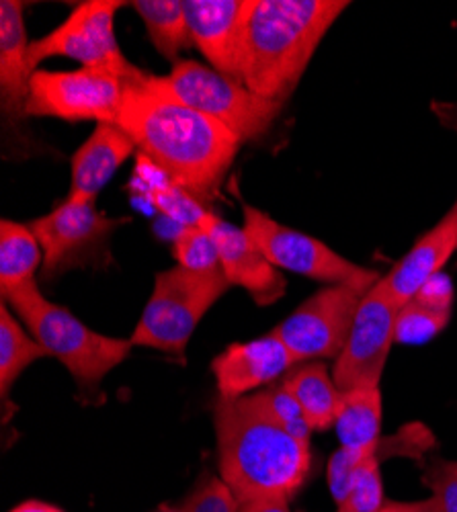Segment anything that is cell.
<instances>
[{
	"instance_id": "cell-33",
	"label": "cell",
	"mask_w": 457,
	"mask_h": 512,
	"mask_svg": "<svg viewBox=\"0 0 457 512\" xmlns=\"http://www.w3.org/2000/svg\"><path fill=\"white\" fill-rule=\"evenodd\" d=\"M433 111L445 127L457 132V107H453L451 103H433Z\"/></svg>"
},
{
	"instance_id": "cell-26",
	"label": "cell",
	"mask_w": 457,
	"mask_h": 512,
	"mask_svg": "<svg viewBox=\"0 0 457 512\" xmlns=\"http://www.w3.org/2000/svg\"><path fill=\"white\" fill-rule=\"evenodd\" d=\"M152 205L162 213V216L171 218L183 226H201L205 213L210 209H205L199 199H195L191 193L185 189L173 185L171 181H166V185L154 187L148 193Z\"/></svg>"
},
{
	"instance_id": "cell-32",
	"label": "cell",
	"mask_w": 457,
	"mask_h": 512,
	"mask_svg": "<svg viewBox=\"0 0 457 512\" xmlns=\"http://www.w3.org/2000/svg\"><path fill=\"white\" fill-rule=\"evenodd\" d=\"M240 512H292V508H289V498L285 496H267L242 502Z\"/></svg>"
},
{
	"instance_id": "cell-24",
	"label": "cell",
	"mask_w": 457,
	"mask_h": 512,
	"mask_svg": "<svg viewBox=\"0 0 457 512\" xmlns=\"http://www.w3.org/2000/svg\"><path fill=\"white\" fill-rule=\"evenodd\" d=\"M173 256L179 267L199 273L222 271L218 246L212 234L201 226H183L173 242Z\"/></svg>"
},
{
	"instance_id": "cell-4",
	"label": "cell",
	"mask_w": 457,
	"mask_h": 512,
	"mask_svg": "<svg viewBox=\"0 0 457 512\" xmlns=\"http://www.w3.org/2000/svg\"><path fill=\"white\" fill-rule=\"evenodd\" d=\"M3 302L13 308L48 355L62 361L85 398L99 396L105 375L126 361L134 349L132 340L95 332L66 308L46 300L35 279L7 293Z\"/></svg>"
},
{
	"instance_id": "cell-18",
	"label": "cell",
	"mask_w": 457,
	"mask_h": 512,
	"mask_svg": "<svg viewBox=\"0 0 457 512\" xmlns=\"http://www.w3.org/2000/svg\"><path fill=\"white\" fill-rule=\"evenodd\" d=\"M457 250V224L453 213L447 216L427 234H423L417 244L406 252L404 259L390 271L382 285L398 308L406 306L435 275L441 273L451 254Z\"/></svg>"
},
{
	"instance_id": "cell-30",
	"label": "cell",
	"mask_w": 457,
	"mask_h": 512,
	"mask_svg": "<svg viewBox=\"0 0 457 512\" xmlns=\"http://www.w3.org/2000/svg\"><path fill=\"white\" fill-rule=\"evenodd\" d=\"M183 512H240V502L224 480L210 478L185 502Z\"/></svg>"
},
{
	"instance_id": "cell-27",
	"label": "cell",
	"mask_w": 457,
	"mask_h": 512,
	"mask_svg": "<svg viewBox=\"0 0 457 512\" xmlns=\"http://www.w3.org/2000/svg\"><path fill=\"white\" fill-rule=\"evenodd\" d=\"M382 443V439H380ZM380 443L369 449V451H357V449H345L341 447L335 455L330 457L328 461V488H330V494L332 498L337 500V504L343 502V498L347 496L359 467L365 463L367 457H371L373 453H376L380 449Z\"/></svg>"
},
{
	"instance_id": "cell-34",
	"label": "cell",
	"mask_w": 457,
	"mask_h": 512,
	"mask_svg": "<svg viewBox=\"0 0 457 512\" xmlns=\"http://www.w3.org/2000/svg\"><path fill=\"white\" fill-rule=\"evenodd\" d=\"M9 512H64V510L54 504L41 502V500H27V502H21L19 506L11 508Z\"/></svg>"
},
{
	"instance_id": "cell-2",
	"label": "cell",
	"mask_w": 457,
	"mask_h": 512,
	"mask_svg": "<svg viewBox=\"0 0 457 512\" xmlns=\"http://www.w3.org/2000/svg\"><path fill=\"white\" fill-rule=\"evenodd\" d=\"M220 474L238 502L267 496L292 500L312 469L310 443L289 433L263 394L214 402Z\"/></svg>"
},
{
	"instance_id": "cell-7",
	"label": "cell",
	"mask_w": 457,
	"mask_h": 512,
	"mask_svg": "<svg viewBox=\"0 0 457 512\" xmlns=\"http://www.w3.org/2000/svg\"><path fill=\"white\" fill-rule=\"evenodd\" d=\"M130 3L121 0H87L80 3L52 33L29 44V64L37 70L48 58H70L82 68L103 70L126 80L130 87L140 84L148 72L123 58L117 35L115 15Z\"/></svg>"
},
{
	"instance_id": "cell-8",
	"label": "cell",
	"mask_w": 457,
	"mask_h": 512,
	"mask_svg": "<svg viewBox=\"0 0 457 512\" xmlns=\"http://www.w3.org/2000/svg\"><path fill=\"white\" fill-rule=\"evenodd\" d=\"M97 201L64 199L48 216L29 222L44 250V277L48 281L80 267H107L111 263V234L126 224V218H109Z\"/></svg>"
},
{
	"instance_id": "cell-23",
	"label": "cell",
	"mask_w": 457,
	"mask_h": 512,
	"mask_svg": "<svg viewBox=\"0 0 457 512\" xmlns=\"http://www.w3.org/2000/svg\"><path fill=\"white\" fill-rule=\"evenodd\" d=\"M41 357L50 355L33 336H29L21 328V324L9 312V304L3 302V306H0V396H3L5 406V424L13 416V412L9 410V394L13 386L17 383L19 375Z\"/></svg>"
},
{
	"instance_id": "cell-15",
	"label": "cell",
	"mask_w": 457,
	"mask_h": 512,
	"mask_svg": "<svg viewBox=\"0 0 457 512\" xmlns=\"http://www.w3.org/2000/svg\"><path fill=\"white\" fill-rule=\"evenodd\" d=\"M300 361L281 340L269 332L251 343L230 345L212 361L218 398L238 400L292 371Z\"/></svg>"
},
{
	"instance_id": "cell-6",
	"label": "cell",
	"mask_w": 457,
	"mask_h": 512,
	"mask_svg": "<svg viewBox=\"0 0 457 512\" xmlns=\"http://www.w3.org/2000/svg\"><path fill=\"white\" fill-rule=\"evenodd\" d=\"M152 84L160 93L212 117L242 144L261 140L283 109L281 103L263 99L242 82L195 60H181L169 76L152 74Z\"/></svg>"
},
{
	"instance_id": "cell-35",
	"label": "cell",
	"mask_w": 457,
	"mask_h": 512,
	"mask_svg": "<svg viewBox=\"0 0 457 512\" xmlns=\"http://www.w3.org/2000/svg\"><path fill=\"white\" fill-rule=\"evenodd\" d=\"M412 512H447V510L443 508L439 498L431 496V498L421 500V502H412Z\"/></svg>"
},
{
	"instance_id": "cell-16",
	"label": "cell",
	"mask_w": 457,
	"mask_h": 512,
	"mask_svg": "<svg viewBox=\"0 0 457 512\" xmlns=\"http://www.w3.org/2000/svg\"><path fill=\"white\" fill-rule=\"evenodd\" d=\"M23 3H0V111L13 130L27 117L29 82L37 72L29 64V44L25 31Z\"/></svg>"
},
{
	"instance_id": "cell-21",
	"label": "cell",
	"mask_w": 457,
	"mask_h": 512,
	"mask_svg": "<svg viewBox=\"0 0 457 512\" xmlns=\"http://www.w3.org/2000/svg\"><path fill=\"white\" fill-rule=\"evenodd\" d=\"M39 265H44V250L29 224L13 220L0 222V293L3 297L33 281Z\"/></svg>"
},
{
	"instance_id": "cell-22",
	"label": "cell",
	"mask_w": 457,
	"mask_h": 512,
	"mask_svg": "<svg viewBox=\"0 0 457 512\" xmlns=\"http://www.w3.org/2000/svg\"><path fill=\"white\" fill-rule=\"evenodd\" d=\"M128 7L144 21L156 52L173 62V66L179 64L181 52L193 46L183 0H134Z\"/></svg>"
},
{
	"instance_id": "cell-12",
	"label": "cell",
	"mask_w": 457,
	"mask_h": 512,
	"mask_svg": "<svg viewBox=\"0 0 457 512\" xmlns=\"http://www.w3.org/2000/svg\"><path fill=\"white\" fill-rule=\"evenodd\" d=\"M398 310L400 308L382 285V279L365 293L345 349L332 371L341 392L380 388V379L396 340Z\"/></svg>"
},
{
	"instance_id": "cell-9",
	"label": "cell",
	"mask_w": 457,
	"mask_h": 512,
	"mask_svg": "<svg viewBox=\"0 0 457 512\" xmlns=\"http://www.w3.org/2000/svg\"><path fill=\"white\" fill-rule=\"evenodd\" d=\"M242 209V230L251 238L257 248L267 256L275 269L292 271L330 285H367L373 287L380 277L376 271L363 269L345 256L316 240L314 236L302 234L275 222L269 213L253 207L240 199Z\"/></svg>"
},
{
	"instance_id": "cell-3",
	"label": "cell",
	"mask_w": 457,
	"mask_h": 512,
	"mask_svg": "<svg viewBox=\"0 0 457 512\" xmlns=\"http://www.w3.org/2000/svg\"><path fill=\"white\" fill-rule=\"evenodd\" d=\"M349 5V0H251L242 27L240 82L285 105L320 41Z\"/></svg>"
},
{
	"instance_id": "cell-25",
	"label": "cell",
	"mask_w": 457,
	"mask_h": 512,
	"mask_svg": "<svg viewBox=\"0 0 457 512\" xmlns=\"http://www.w3.org/2000/svg\"><path fill=\"white\" fill-rule=\"evenodd\" d=\"M451 312H441L425 306L419 300H410L398 310L396 340L406 345H421L437 336L449 322Z\"/></svg>"
},
{
	"instance_id": "cell-11",
	"label": "cell",
	"mask_w": 457,
	"mask_h": 512,
	"mask_svg": "<svg viewBox=\"0 0 457 512\" xmlns=\"http://www.w3.org/2000/svg\"><path fill=\"white\" fill-rule=\"evenodd\" d=\"M367 285H328L289 314L271 332L304 363L308 359L339 357L345 349L355 314L363 302Z\"/></svg>"
},
{
	"instance_id": "cell-5",
	"label": "cell",
	"mask_w": 457,
	"mask_h": 512,
	"mask_svg": "<svg viewBox=\"0 0 457 512\" xmlns=\"http://www.w3.org/2000/svg\"><path fill=\"white\" fill-rule=\"evenodd\" d=\"M230 287L222 271L199 273L177 265L158 273L154 291L130 338L132 345L183 359L197 324Z\"/></svg>"
},
{
	"instance_id": "cell-20",
	"label": "cell",
	"mask_w": 457,
	"mask_h": 512,
	"mask_svg": "<svg viewBox=\"0 0 457 512\" xmlns=\"http://www.w3.org/2000/svg\"><path fill=\"white\" fill-rule=\"evenodd\" d=\"M343 394V406L335 422L341 447L369 451L382 439L380 388H355Z\"/></svg>"
},
{
	"instance_id": "cell-28",
	"label": "cell",
	"mask_w": 457,
	"mask_h": 512,
	"mask_svg": "<svg viewBox=\"0 0 457 512\" xmlns=\"http://www.w3.org/2000/svg\"><path fill=\"white\" fill-rule=\"evenodd\" d=\"M261 394H263L269 410L273 412V416L285 426V429L292 435H296L298 439L310 443L312 429H310V424H308V420L304 416V410L300 408L298 400L292 394H289L281 386V383H279V386H273V388L261 392Z\"/></svg>"
},
{
	"instance_id": "cell-29",
	"label": "cell",
	"mask_w": 457,
	"mask_h": 512,
	"mask_svg": "<svg viewBox=\"0 0 457 512\" xmlns=\"http://www.w3.org/2000/svg\"><path fill=\"white\" fill-rule=\"evenodd\" d=\"M423 484L447 512H457V461L433 457L425 467Z\"/></svg>"
},
{
	"instance_id": "cell-14",
	"label": "cell",
	"mask_w": 457,
	"mask_h": 512,
	"mask_svg": "<svg viewBox=\"0 0 457 512\" xmlns=\"http://www.w3.org/2000/svg\"><path fill=\"white\" fill-rule=\"evenodd\" d=\"M251 0H183L191 44L214 70L240 82L242 27Z\"/></svg>"
},
{
	"instance_id": "cell-10",
	"label": "cell",
	"mask_w": 457,
	"mask_h": 512,
	"mask_svg": "<svg viewBox=\"0 0 457 512\" xmlns=\"http://www.w3.org/2000/svg\"><path fill=\"white\" fill-rule=\"evenodd\" d=\"M128 89L126 80L103 70H37L29 82L27 117L117 123Z\"/></svg>"
},
{
	"instance_id": "cell-19",
	"label": "cell",
	"mask_w": 457,
	"mask_h": 512,
	"mask_svg": "<svg viewBox=\"0 0 457 512\" xmlns=\"http://www.w3.org/2000/svg\"><path fill=\"white\" fill-rule=\"evenodd\" d=\"M281 386L298 400L312 433L335 426L345 394L337 388L335 377H330L326 365L308 363L296 367L283 377Z\"/></svg>"
},
{
	"instance_id": "cell-36",
	"label": "cell",
	"mask_w": 457,
	"mask_h": 512,
	"mask_svg": "<svg viewBox=\"0 0 457 512\" xmlns=\"http://www.w3.org/2000/svg\"><path fill=\"white\" fill-rule=\"evenodd\" d=\"M380 512H412V502H386Z\"/></svg>"
},
{
	"instance_id": "cell-31",
	"label": "cell",
	"mask_w": 457,
	"mask_h": 512,
	"mask_svg": "<svg viewBox=\"0 0 457 512\" xmlns=\"http://www.w3.org/2000/svg\"><path fill=\"white\" fill-rule=\"evenodd\" d=\"M412 300H419L429 308L441 310V312H451L453 306V287L451 281L445 275H435Z\"/></svg>"
},
{
	"instance_id": "cell-17",
	"label": "cell",
	"mask_w": 457,
	"mask_h": 512,
	"mask_svg": "<svg viewBox=\"0 0 457 512\" xmlns=\"http://www.w3.org/2000/svg\"><path fill=\"white\" fill-rule=\"evenodd\" d=\"M136 152L134 140L117 123H101L72 156V185L68 199L97 201L121 164Z\"/></svg>"
},
{
	"instance_id": "cell-38",
	"label": "cell",
	"mask_w": 457,
	"mask_h": 512,
	"mask_svg": "<svg viewBox=\"0 0 457 512\" xmlns=\"http://www.w3.org/2000/svg\"><path fill=\"white\" fill-rule=\"evenodd\" d=\"M158 512H183V510H169V508H162V510H158Z\"/></svg>"
},
{
	"instance_id": "cell-13",
	"label": "cell",
	"mask_w": 457,
	"mask_h": 512,
	"mask_svg": "<svg viewBox=\"0 0 457 512\" xmlns=\"http://www.w3.org/2000/svg\"><path fill=\"white\" fill-rule=\"evenodd\" d=\"M201 228L212 234L218 246L222 273L230 285L248 291L253 302L261 308L273 306L281 300L287 289L285 277L267 261V256L244 230L228 224L212 211L205 213Z\"/></svg>"
},
{
	"instance_id": "cell-37",
	"label": "cell",
	"mask_w": 457,
	"mask_h": 512,
	"mask_svg": "<svg viewBox=\"0 0 457 512\" xmlns=\"http://www.w3.org/2000/svg\"><path fill=\"white\" fill-rule=\"evenodd\" d=\"M451 213H453V218H455V224H457V203H455V207L451 209Z\"/></svg>"
},
{
	"instance_id": "cell-1",
	"label": "cell",
	"mask_w": 457,
	"mask_h": 512,
	"mask_svg": "<svg viewBox=\"0 0 457 512\" xmlns=\"http://www.w3.org/2000/svg\"><path fill=\"white\" fill-rule=\"evenodd\" d=\"M117 125L166 179L199 201L218 197L242 146L212 117L160 93L152 74L126 91Z\"/></svg>"
}]
</instances>
